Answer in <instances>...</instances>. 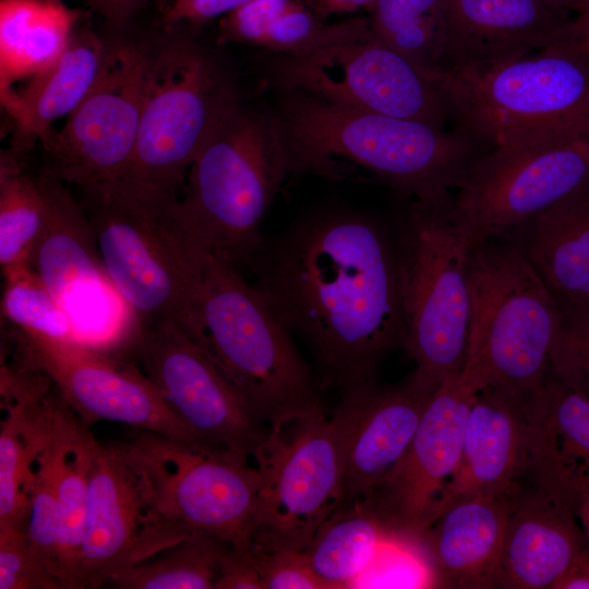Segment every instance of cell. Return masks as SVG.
I'll return each mask as SVG.
<instances>
[{
  "label": "cell",
  "instance_id": "obj_1",
  "mask_svg": "<svg viewBox=\"0 0 589 589\" xmlns=\"http://www.w3.org/2000/svg\"><path fill=\"white\" fill-rule=\"evenodd\" d=\"M250 265L254 285L316 362L321 388L376 381L406 345L395 242L373 218L350 211L303 217Z\"/></svg>",
  "mask_w": 589,
  "mask_h": 589
},
{
  "label": "cell",
  "instance_id": "obj_2",
  "mask_svg": "<svg viewBox=\"0 0 589 589\" xmlns=\"http://www.w3.org/2000/svg\"><path fill=\"white\" fill-rule=\"evenodd\" d=\"M281 92L276 113L290 171L330 179L371 176L426 203L446 202L468 168L485 153L455 128L341 106L292 89Z\"/></svg>",
  "mask_w": 589,
  "mask_h": 589
},
{
  "label": "cell",
  "instance_id": "obj_3",
  "mask_svg": "<svg viewBox=\"0 0 589 589\" xmlns=\"http://www.w3.org/2000/svg\"><path fill=\"white\" fill-rule=\"evenodd\" d=\"M82 192L106 273L141 327L172 321L203 348L206 250L181 217L180 195L123 179Z\"/></svg>",
  "mask_w": 589,
  "mask_h": 589
},
{
  "label": "cell",
  "instance_id": "obj_4",
  "mask_svg": "<svg viewBox=\"0 0 589 589\" xmlns=\"http://www.w3.org/2000/svg\"><path fill=\"white\" fill-rule=\"evenodd\" d=\"M199 314L203 349L272 433L322 408L318 381L291 334L223 254L206 251Z\"/></svg>",
  "mask_w": 589,
  "mask_h": 589
},
{
  "label": "cell",
  "instance_id": "obj_5",
  "mask_svg": "<svg viewBox=\"0 0 589 589\" xmlns=\"http://www.w3.org/2000/svg\"><path fill=\"white\" fill-rule=\"evenodd\" d=\"M471 313L465 364L458 377L471 393L531 397L552 363L560 317L555 298L507 239L470 251Z\"/></svg>",
  "mask_w": 589,
  "mask_h": 589
},
{
  "label": "cell",
  "instance_id": "obj_6",
  "mask_svg": "<svg viewBox=\"0 0 589 589\" xmlns=\"http://www.w3.org/2000/svg\"><path fill=\"white\" fill-rule=\"evenodd\" d=\"M441 88L455 128L492 148L589 134V58L564 39L447 72Z\"/></svg>",
  "mask_w": 589,
  "mask_h": 589
},
{
  "label": "cell",
  "instance_id": "obj_7",
  "mask_svg": "<svg viewBox=\"0 0 589 589\" xmlns=\"http://www.w3.org/2000/svg\"><path fill=\"white\" fill-rule=\"evenodd\" d=\"M288 172L274 116L237 101L188 170L179 196L181 217L206 251L238 267L250 264L263 243L262 221Z\"/></svg>",
  "mask_w": 589,
  "mask_h": 589
},
{
  "label": "cell",
  "instance_id": "obj_8",
  "mask_svg": "<svg viewBox=\"0 0 589 589\" xmlns=\"http://www.w3.org/2000/svg\"><path fill=\"white\" fill-rule=\"evenodd\" d=\"M471 242L453 197L441 203L411 200L395 241L405 349L413 371L437 388L465 364L470 313Z\"/></svg>",
  "mask_w": 589,
  "mask_h": 589
},
{
  "label": "cell",
  "instance_id": "obj_9",
  "mask_svg": "<svg viewBox=\"0 0 589 589\" xmlns=\"http://www.w3.org/2000/svg\"><path fill=\"white\" fill-rule=\"evenodd\" d=\"M278 88L304 92L357 110L444 128L441 84L380 39L368 17L327 24L302 52L274 67Z\"/></svg>",
  "mask_w": 589,
  "mask_h": 589
},
{
  "label": "cell",
  "instance_id": "obj_10",
  "mask_svg": "<svg viewBox=\"0 0 589 589\" xmlns=\"http://www.w3.org/2000/svg\"><path fill=\"white\" fill-rule=\"evenodd\" d=\"M237 101L220 67L192 40L152 48L137 140L122 179L180 195L197 153Z\"/></svg>",
  "mask_w": 589,
  "mask_h": 589
},
{
  "label": "cell",
  "instance_id": "obj_11",
  "mask_svg": "<svg viewBox=\"0 0 589 589\" xmlns=\"http://www.w3.org/2000/svg\"><path fill=\"white\" fill-rule=\"evenodd\" d=\"M118 444L143 473L169 519L231 546L252 543L262 473L249 465V458L229 450L197 452L147 431Z\"/></svg>",
  "mask_w": 589,
  "mask_h": 589
},
{
  "label": "cell",
  "instance_id": "obj_12",
  "mask_svg": "<svg viewBox=\"0 0 589 589\" xmlns=\"http://www.w3.org/2000/svg\"><path fill=\"white\" fill-rule=\"evenodd\" d=\"M290 436L271 433L254 459L262 473L252 541L304 551L341 501L345 417L337 406L296 420Z\"/></svg>",
  "mask_w": 589,
  "mask_h": 589
},
{
  "label": "cell",
  "instance_id": "obj_13",
  "mask_svg": "<svg viewBox=\"0 0 589 589\" xmlns=\"http://www.w3.org/2000/svg\"><path fill=\"white\" fill-rule=\"evenodd\" d=\"M152 48L109 43L101 72L61 130L41 139L48 168L81 191L122 179L135 148Z\"/></svg>",
  "mask_w": 589,
  "mask_h": 589
},
{
  "label": "cell",
  "instance_id": "obj_14",
  "mask_svg": "<svg viewBox=\"0 0 589 589\" xmlns=\"http://www.w3.org/2000/svg\"><path fill=\"white\" fill-rule=\"evenodd\" d=\"M589 180V134L493 147L459 181L453 203L471 244L501 237Z\"/></svg>",
  "mask_w": 589,
  "mask_h": 589
},
{
  "label": "cell",
  "instance_id": "obj_15",
  "mask_svg": "<svg viewBox=\"0 0 589 589\" xmlns=\"http://www.w3.org/2000/svg\"><path fill=\"white\" fill-rule=\"evenodd\" d=\"M48 173L49 216L29 266L70 315L79 344L107 354L136 345L142 327L106 273L84 208Z\"/></svg>",
  "mask_w": 589,
  "mask_h": 589
},
{
  "label": "cell",
  "instance_id": "obj_16",
  "mask_svg": "<svg viewBox=\"0 0 589 589\" xmlns=\"http://www.w3.org/2000/svg\"><path fill=\"white\" fill-rule=\"evenodd\" d=\"M17 369L45 373L85 424L116 421L153 432L203 453H217L197 438L148 377L133 365L79 342L12 332Z\"/></svg>",
  "mask_w": 589,
  "mask_h": 589
},
{
  "label": "cell",
  "instance_id": "obj_17",
  "mask_svg": "<svg viewBox=\"0 0 589 589\" xmlns=\"http://www.w3.org/2000/svg\"><path fill=\"white\" fill-rule=\"evenodd\" d=\"M144 374L202 442L255 457L271 430L208 353L177 323L142 328L135 345Z\"/></svg>",
  "mask_w": 589,
  "mask_h": 589
},
{
  "label": "cell",
  "instance_id": "obj_18",
  "mask_svg": "<svg viewBox=\"0 0 589 589\" xmlns=\"http://www.w3.org/2000/svg\"><path fill=\"white\" fill-rule=\"evenodd\" d=\"M194 532L160 510L145 477L118 443L97 442L74 589L98 588L120 569Z\"/></svg>",
  "mask_w": 589,
  "mask_h": 589
},
{
  "label": "cell",
  "instance_id": "obj_19",
  "mask_svg": "<svg viewBox=\"0 0 589 589\" xmlns=\"http://www.w3.org/2000/svg\"><path fill=\"white\" fill-rule=\"evenodd\" d=\"M473 396L458 375L446 378L429 400L402 457L359 500L385 537L414 541L432 525L438 497L460 458Z\"/></svg>",
  "mask_w": 589,
  "mask_h": 589
},
{
  "label": "cell",
  "instance_id": "obj_20",
  "mask_svg": "<svg viewBox=\"0 0 589 589\" xmlns=\"http://www.w3.org/2000/svg\"><path fill=\"white\" fill-rule=\"evenodd\" d=\"M435 389L413 372L395 386L375 381L341 392L345 454L339 506L361 500L398 462Z\"/></svg>",
  "mask_w": 589,
  "mask_h": 589
},
{
  "label": "cell",
  "instance_id": "obj_21",
  "mask_svg": "<svg viewBox=\"0 0 589 589\" xmlns=\"http://www.w3.org/2000/svg\"><path fill=\"white\" fill-rule=\"evenodd\" d=\"M572 17L542 0H444L445 74L500 64L555 44Z\"/></svg>",
  "mask_w": 589,
  "mask_h": 589
},
{
  "label": "cell",
  "instance_id": "obj_22",
  "mask_svg": "<svg viewBox=\"0 0 589 589\" xmlns=\"http://www.w3.org/2000/svg\"><path fill=\"white\" fill-rule=\"evenodd\" d=\"M529 398L489 389L474 394L460 458L438 497L433 522L460 501L520 489L529 467Z\"/></svg>",
  "mask_w": 589,
  "mask_h": 589
},
{
  "label": "cell",
  "instance_id": "obj_23",
  "mask_svg": "<svg viewBox=\"0 0 589 589\" xmlns=\"http://www.w3.org/2000/svg\"><path fill=\"white\" fill-rule=\"evenodd\" d=\"M519 490L460 501L413 541L433 587L501 588L503 539Z\"/></svg>",
  "mask_w": 589,
  "mask_h": 589
},
{
  "label": "cell",
  "instance_id": "obj_24",
  "mask_svg": "<svg viewBox=\"0 0 589 589\" xmlns=\"http://www.w3.org/2000/svg\"><path fill=\"white\" fill-rule=\"evenodd\" d=\"M528 420L527 474L532 485L574 513L589 492V396L550 371L529 398Z\"/></svg>",
  "mask_w": 589,
  "mask_h": 589
},
{
  "label": "cell",
  "instance_id": "obj_25",
  "mask_svg": "<svg viewBox=\"0 0 589 589\" xmlns=\"http://www.w3.org/2000/svg\"><path fill=\"white\" fill-rule=\"evenodd\" d=\"M589 541L575 514L540 489L518 491L501 552V588L551 589Z\"/></svg>",
  "mask_w": 589,
  "mask_h": 589
},
{
  "label": "cell",
  "instance_id": "obj_26",
  "mask_svg": "<svg viewBox=\"0 0 589 589\" xmlns=\"http://www.w3.org/2000/svg\"><path fill=\"white\" fill-rule=\"evenodd\" d=\"M108 46L89 29L75 27L62 53L3 105L16 125L14 156L20 159L55 120L81 104L101 72Z\"/></svg>",
  "mask_w": 589,
  "mask_h": 589
},
{
  "label": "cell",
  "instance_id": "obj_27",
  "mask_svg": "<svg viewBox=\"0 0 589 589\" xmlns=\"http://www.w3.org/2000/svg\"><path fill=\"white\" fill-rule=\"evenodd\" d=\"M501 237L521 252L553 293L589 294V180Z\"/></svg>",
  "mask_w": 589,
  "mask_h": 589
},
{
  "label": "cell",
  "instance_id": "obj_28",
  "mask_svg": "<svg viewBox=\"0 0 589 589\" xmlns=\"http://www.w3.org/2000/svg\"><path fill=\"white\" fill-rule=\"evenodd\" d=\"M62 588L74 589L85 531L88 483L98 441L52 385L48 396Z\"/></svg>",
  "mask_w": 589,
  "mask_h": 589
},
{
  "label": "cell",
  "instance_id": "obj_29",
  "mask_svg": "<svg viewBox=\"0 0 589 589\" xmlns=\"http://www.w3.org/2000/svg\"><path fill=\"white\" fill-rule=\"evenodd\" d=\"M80 19L60 0H0L1 99L62 53Z\"/></svg>",
  "mask_w": 589,
  "mask_h": 589
},
{
  "label": "cell",
  "instance_id": "obj_30",
  "mask_svg": "<svg viewBox=\"0 0 589 589\" xmlns=\"http://www.w3.org/2000/svg\"><path fill=\"white\" fill-rule=\"evenodd\" d=\"M384 540V529L375 515L363 502L354 501L338 506L303 552L330 589L352 588Z\"/></svg>",
  "mask_w": 589,
  "mask_h": 589
},
{
  "label": "cell",
  "instance_id": "obj_31",
  "mask_svg": "<svg viewBox=\"0 0 589 589\" xmlns=\"http://www.w3.org/2000/svg\"><path fill=\"white\" fill-rule=\"evenodd\" d=\"M50 208L49 173L23 170L12 153L1 154L0 264L1 269L29 265L46 227Z\"/></svg>",
  "mask_w": 589,
  "mask_h": 589
},
{
  "label": "cell",
  "instance_id": "obj_32",
  "mask_svg": "<svg viewBox=\"0 0 589 589\" xmlns=\"http://www.w3.org/2000/svg\"><path fill=\"white\" fill-rule=\"evenodd\" d=\"M227 543L196 531L155 555L115 573L107 584L122 589L215 588Z\"/></svg>",
  "mask_w": 589,
  "mask_h": 589
},
{
  "label": "cell",
  "instance_id": "obj_33",
  "mask_svg": "<svg viewBox=\"0 0 589 589\" xmlns=\"http://www.w3.org/2000/svg\"><path fill=\"white\" fill-rule=\"evenodd\" d=\"M368 11L380 39L442 83L444 0H375Z\"/></svg>",
  "mask_w": 589,
  "mask_h": 589
},
{
  "label": "cell",
  "instance_id": "obj_34",
  "mask_svg": "<svg viewBox=\"0 0 589 589\" xmlns=\"http://www.w3.org/2000/svg\"><path fill=\"white\" fill-rule=\"evenodd\" d=\"M1 315L19 333L77 342L70 315L29 265L2 271Z\"/></svg>",
  "mask_w": 589,
  "mask_h": 589
},
{
  "label": "cell",
  "instance_id": "obj_35",
  "mask_svg": "<svg viewBox=\"0 0 589 589\" xmlns=\"http://www.w3.org/2000/svg\"><path fill=\"white\" fill-rule=\"evenodd\" d=\"M26 493L28 498L26 534L29 548L61 585L59 515L53 490V453L49 437V419L45 442L31 467Z\"/></svg>",
  "mask_w": 589,
  "mask_h": 589
},
{
  "label": "cell",
  "instance_id": "obj_36",
  "mask_svg": "<svg viewBox=\"0 0 589 589\" xmlns=\"http://www.w3.org/2000/svg\"><path fill=\"white\" fill-rule=\"evenodd\" d=\"M553 296L560 325L551 371L589 396V294Z\"/></svg>",
  "mask_w": 589,
  "mask_h": 589
},
{
  "label": "cell",
  "instance_id": "obj_37",
  "mask_svg": "<svg viewBox=\"0 0 589 589\" xmlns=\"http://www.w3.org/2000/svg\"><path fill=\"white\" fill-rule=\"evenodd\" d=\"M433 587L428 565L412 541L388 538L352 588Z\"/></svg>",
  "mask_w": 589,
  "mask_h": 589
},
{
  "label": "cell",
  "instance_id": "obj_38",
  "mask_svg": "<svg viewBox=\"0 0 589 589\" xmlns=\"http://www.w3.org/2000/svg\"><path fill=\"white\" fill-rule=\"evenodd\" d=\"M0 589H62L31 550L24 530H0Z\"/></svg>",
  "mask_w": 589,
  "mask_h": 589
},
{
  "label": "cell",
  "instance_id": "obj_39",
  "mask_svg": "<svg viewBox=\"0 0 589 589\" xmlns=\"http://www.w3.org/2000/svg\"><path fill=\"white\" fill-rule=\"evenodd\" d=\"M251 548L264 589H330L313 570L304 552L253 541Z\"/></svg>",
  "mask_w": 589,
  "mask_h": 589
},
{
  "label": "cell",
  "instance_id": "obj_40",
  "mask_svg": "<svg viewBox=\"0 0 589 589\" xmlns=\"http://www.w3.org/2000/svg\"><path fill=\"white\" fill-rule=\"evenodd\" d=\"M294 0H252L224 15L218 23V44L237 43L259 46L271 22Z\"/></svg>",
  "mask_w": 589,
  "mask_h": 589
},
{
  "label": "cell",
  "instance_id": "obj_41",
  "mask_svg": "<svg viewBox=\"0 0 589 589\" xmlns=\"http://www.w3.org/2000/svg\"><path fill=\"white\" fill-rule=\"evenodd\" d=\"M251 545L252 543L249 546L227 544L215 589H264Z\"/></svg>",
  "mask_w": 589,
  "mask_h": 589
},
{
  "label": "cell",
  "instance_id": "obj_42",
  "mask_svg": "<svg viewBox=\"0 0 589 589\" xmlns=\"http://www.w3.org/2000/svg\"><path fill=\"white\" fill-rule=\"evenodd\" d=\"M252 0H169L163 10L167 26L188 23L202 24L218 15H226Z\"/></svg>",
  "mask_w": 589,
  "mask_h": 589
},
{
  "label": "cell",
  "instance_id": "obj_43",
  "mask_svg": "<svg viewBox=\"0 0 589 589\" xmlns=\"http://www.w3.org/2000/svg\"><path fill=\"white\" fill-rule=\"evenodd\" d=\"M551 589H589V548L575 557Z\"/></svg>",
  "mask_w": 589,
  "mask_h": 589
},
{
  "label": "cell",
  "instance_id": "obj_44",
  "mask_svg": "<svg viewBox=\"0 0 589 589\" xmlns=\"http://www.w3.org/2000/svg\"><path fill=\"white\" fill-rule=\"evenodd\" d=\"M147 0H91V4L108 23L119 26L130 19Z\"/></svg>",
  "mask_w": 589,
  "mask_h": 589
},
{
  "label": "cell",
  "instance_id": "obj_45",
  "mask_svg": "<svg viewBox=\"0 0 589 589\" xmlns=\"http://www.w3.org/2000/svg\"><path fill=\"white\" fill-rule=\"evenodd\" d=\"M563 39L589 58V5L573 15Z\"/></svg>",
  "mask_w": 589,
  "mask_h": 589
},
{
  "label": "cell",
  "instance_id": "obj_46",
  "mask_svg": "<svg viewBox=\"0 0 589 589\" xmlns=\"http://www.w3.org/2000/svg\"><path fill=\"white\" fill-rule=\"evenodd\" d=\"M375 0H313L314 11L323 19L336 13L351 12L361 8L366 10Z\"/></svg>",
  "mask_w": 589,
  "mask_h": 589
},
{
  "label": "cell",
  "instance_id": "obj_47",
  "mask_svg": "<svg viewBox=\"0 0 589 589\" xmlns=\"http://www.w3.org/2000/svg\"><path fill=\"white\" fill-rule=\"evenodd\" d=\"M552 8L575 15L589 5V0H542Z\"/></svg>",
  "mask_w": 589,
  "mask_h": 589
},
{
  "label": "cell",
  "instance_id": "obj_48",
  "mask_svg": "<svg viewBox=\"0 0 589 589\" xmlns=\"http://www.w3.org/2000/svg\"><path fill=\"white\" fill-rule=\"evenodd\" d=\"M574 513L589 541V492L579 498Z\"/></svg>",
  "mask_w": 589,
  "mask_h": 589
}]
</instances>
